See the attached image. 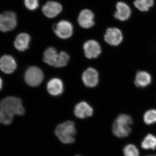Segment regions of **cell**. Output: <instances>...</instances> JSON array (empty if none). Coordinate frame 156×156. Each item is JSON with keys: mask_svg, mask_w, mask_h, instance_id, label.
Returning <instances> with one entry per match:
<instances>
[{"mask_svg": "<svg viewBox=\"0 0 156 156\" xmlns=\"http://www.w3.org/2000/svg\"><path fill=\"white\" fill-rule=\"evenodd\" d=\"M17 25V15L14 12L5 11L0 14V31L4 32L10 31Z\"/></svg>", "mask_w": 156, "mask_h": 156, "instance_id": "obj_4", "label": "cell"}, {"mask_svg": "<svg viewBox=\"0 0 156 156\" xmlns=\"http://www.w3.org/2000/svg\"><path fill=\"white\" fill-rule=\"evenodd\" d=\"M144 121L148 125L156 123V110H150L146 112L144 116Z\"/></svg>", "mask_w": 156, "mask_h": 156, "instance_id": "obj_23", "label": "cell"}, {"mask_svg": "<svg viewBox=\"0 0 156 156\" xmlns=\"http://www.w3.org/2000/svg\"><path fill=\"white\" fill-rule=\"evenodd\" d=\"M14 115L8 111L0 108V123L5 125L11 124Z\"/></svg>", "mask_w": 156, "mask_h": 156, "instance_id": "obj_21", "label": "cell"}, {"mask_svg": "<svg viewBox=\"0 0 156 156\" xmlns=\"http://www.w3.org/2000/svg\"><path fill=\"white\" fill-rule=\"evenodd\" d=\"M125 156H139V151L137 148L133 144L126 145L123 150Z\"/></svg>", "mask_w": 156, "mask_h": 156, "instance_id": "obj_24", "label": "cell"}, {"mask_svg": "<svg viewBox=\"0 0 156 156\" xmlns=\"http://www.w3.org/2000/svg\"><path fill=\"white\" fill-rule=\"evenodd\" d=\"M2 80L0 77V90L2 89Z\"/></svg>", "mask_w": 156, "mask_h": 156, "instance_id": "obj_26", "label": "cell"}, {"mask_svg": "<svg viewBox=\"0 0 156 156\" xmlns=\"http://www.w3.org/2000/svg\"></svg>", "mask_w": 156, "mask_h": 156, "instance_id": "obj_28", "label": "cell"}, {"mask_svg": "<svg viewBox=\"0 0 156 156\" xmlns=\"http://www.w3.org/2000/svg\"><path fill=\"white\" fill-rule=\"evenodd\" d=\"M134 6L140 11L146 12L149 11L154 5V0H135Z\"/></svg>", "mask_w": 156, "mask_h": 156, "instance_id": "obj_20", "label": "cell"}, {"mask_svg": "<svg viewBox=\"0 0 156 156\" xmlns=\"http://www.w3.org/2000/svg\"><path fill=\"white\" fill-rule=\"evenodd\" d=\"M0 108L8 111L14 115H23L25 113L22 101L17 97H8L4 98L0 102Z\"/></svg>", "mask_w": 156, "mask_h": 156, "instance_id": "obj_3", "label": "cell"}, {"mask_svg": "<svg viewBox=\"0 0 156 156\" xmlns=\"http://www.w3.org/2000/svg\"><path fill=\"white\" fill-rule=\"evenodd\" d=\"M24 5L28 10L34 11L39 7V0H24Z\"/></svg>", "mask_w": 156, "mask_h": 156, "instance_id": "obj_25", "label": "cell"}, {"mask_svg": "<svg viewBox=\"0 0 156 156\" xmlns=\"http://www.w3.org/2000/svg\"><path fill=\"white\" fill-rule=\"evenodd\" d=\"M59 53L55 48L50 47L47 48L44 53V62L51 66H55L58 59Z\"/></svg>", "mask_w": 156, "mask_h": 156, "instance_id": "obj_18", "label": "cell"}, {"mask_svg": "<svg viewBox=\"0 0 156 156\" xmlns=\"http://www.w3.org/2000/svg\"><path fill=\"white\" fill-rule=\"evenodd\" d=\"M95 16L91 10L85 9L81 11L78 18L79 24L83 28L88 29L95 24Z\"/></svg>", "mask_w": 156, "mask_h": 156, "instance_id": "obj_11", "label": "cell"}, {"mask_svg": "<svg viewBox=\"0 0 156 156\" xmlns=\"http://www.w3.org/2000/svg\"><path fill=\"white\" fill-rule=\"evenodd\" d=\"M147 156H156V155H149Z\"/></svg>", "mask_w": 156, "mask_h": 156, "instance_id": "obj_27", "label": "cell"}, {"mask_svg": "<svg viewBox=\"0 0 156 156\" xmlns=\"http://www.w3.org/2000/svg\"><path fill=\"white\" fill-rule=\"evenodd\" d=\"M55 134L62 143L70 144L74 142L76 133L74 123L72 121H66L56 127Z\"/></svg>", "mask_w": 156, "mask_h": 156, "instance_id": "obj_1", "label": "cell"}, {"mask_svg": "<svg viewBox=\"0 0 156 156\" xmlns=\"http://www.w3.org/2000/svg\"><path fill=\"white\" fill-rule=\"evenodd\" d=\"M53 29L56 35L60 38H69L72 36L73 27L72 24L67 20H62L53 26Z\"/></svg>", "mask_w": 156, "mask_h": 156, "instance_id": "obj_6", "label": "cell"}, {"mask_svg": "<svg viewBox=\"0 0 156 156\" xmlns=\"http://www.w3.org/2000/svg\"><path fill=\"white\" fill-rule=\"evenodd\" d=\"M151 76L149 73L140 71L136 73L134 83L136 87L144 88L151 83Z\"/></svg>", "mask_w": 156, "mask_h": 156, "instance_id": "obj_17", "label": "cell"}, {"mask_svg": "<svg viewBox=\"0 0 156 156\" xmlns=\"http://www.w3.org/2000/svg\"><path fill=\"white\" fill-rule=\"evenodd\" d=\"M63 84L62 81L58 78L51 79L47 84V90L49 94L53 96H58L63 91Z\"/></svg>", "mask_w": 156, "mask_h": 156, "instance_id": "obj_15", "label": "cell"}, {"mask_svg": "<svg viewBox=\"0 0 156 156\" xmlns=\"http://www.w3.org/2000/svg\"><path fill=\"white\" fill-rule=\"evenodd\" d=\"M83 50L85 56L89 59L97 58L101 52L99 43L93 40H89L85 43Z\"/></svg>", "mask_w": 156, "mask_h": 156, "instance_id": "obj_8", "label": "cell"}, {"mask_svg": "<svg viewBox=\"0 0 156 156\" xmlns=\"http://www.w3.org/2000/svg\"><path fill=\"white\" fill-rule=\"evenodd\" d=\"M123 37L122 31L116 27L109 28L105 34V41L112 46H117L122 41Z\"/></svg>", "mask_w": 156, "mask_h": 156, "instance_id": "obj_7", "label": "cell"}, {"mask_svg": "<svg viewBox=\"0 0 156 156\" xmlns=\"http://www.w3.org/2000/svg\"><path fill=\"white\" fill-rule=\"evenodd\" d=\"M14 58L10 55H5L0 59V69L6 74H11L17 68Z\"/></svg>", "mask_w": 156, "mask_h": 156, "instance_id": "obj_12", "label": "cell"}, {"mask_svg": "<svg viewBox=\"0 0 156 156\" xmlns=\"http://www.w3.org/2000/svg\"><path fill=\"white\" fill-rule=\"evenodd\" d=\"M69 55L66 52L64 51L60 52L54 67L61 68L66 66L69 61Z\"/></svg>", "mask_w": 156, "mask_h": 156, "instance_id": "obj_22", "label": "cell"}, {"mask_svg": "<svg viewBox=\"0 0 156 156\" xmlns=\"http://www.w3.org/2000/svg\"><path fill=\"white\" fill-rule=\"evenodd\" d=\"M74 113L78 118L84 119L92 116L93 113V109L92 107L87 102L81 101L76 105Z\"/></svg>", "mask_w": 156, "mask_h": 156, "instance_id": "obj_13", "label": "cell"}, {"mask_svg": "<svg viewBox=\"0 0 156 156\" xmlns=\"http://www.w3.org/2000/svg\"><path fill=\"white\" fill-rule=\"evenodd\" d=\"M62 7L60 3L53 1H49L43 6L42 10L43 14L48 18L56 17L62 12Z\"/></svg>", "mask_w": 156, "mask_h": 156, "instance_id": "obj_10", "label": "cell"}, {"mask_svg": "<svg viewBox=\"0 0 156 156\" xmlns=\"http://www.w3.org/2000/svg\"><path fill=\"white\" fill-rule=\"evenodd\" d=\"M31 37L28 34L23 33L16 37L14 42V47L18 51L23 52L28 49Z\"/></svg>", "mask_w": 156, "mask_h": 156, "instance_id": "obj_16", "label": "cell"}, {"mask_svg": "<svg viewBox=\"0 0 156 156\" xmlns=\"http://www.w3.org/2000/svg\"><path fill=\"white\" fill-rule=\"evenodd\" d=\"M141 147L144 150H155L156 148V137L148 134L144 137L141 144Z\"/></svg>", "mask_w": 156, "mask_h": 156, "instance_id": "obj_19", "label": "cell"}, {"mask_svg": "<svg viewBox=\"0 0 156 156\" xmlns=\"http://www.w3.org/2000/svg\"><path fill=\"white\" fill-rule=\"evenodd\" d=\"M43 72L37 66H31L26 71L24 76L26 83L32 87H36L41 83L44 80Z\"/></svg>", "mask_w": 156, "mask_h": 156, "instance_id": "obj_5", "label": "cell"}, {"mask_svg": "<svg viewBox=\"0 0 156 156\" xmlns=\"http://www.w3.org/2000/svg\"><path fill=\"white\" fill-rule=\"evenodd\" d=\"M132 118L128 115H120L115 120L112 126V132L115 136L120 138L128 136L131 133L130 126L132 124Z\"/></svg>", "mask_w": 156, "mask_h": 156, "instance_id": "obj_2", "label": "cell"}, {"mask_svg": "<svg viewBox=\"0 0 156 156\" xmlns=\"http://www.w3.org/2000/svg\"><path fill=\"white\" fill-rule=\"evenodd\" d=\"M82 80L87 87L93 88L96 87L99 80L98 73L94 69L89 68L83 73Z\"/></svg>", "mask_w": 156, "mask_h": 156, "instance_id": "obj_9", "label": "cell"}, {"mask_svg": "<svg viewBox=\"0 0 156 156\" xmlns=\"http://www.w3.org/2000/svg\"><path fill=\"white\" fill-rule=\"evenodd\" d=\"M116 11L114 14V17L116 19L120 21H126L131 16V9L126 3L119 2L116 4Z\"/></svg>", "mask_w": 156, "mask_h": 156, "instance_id": "obj_14", "label": "cell"}]
</instances>
